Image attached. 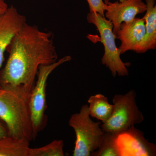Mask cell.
<instances>
[{
	"mask_svg": "<svg viewBox=\"0 0 156 156\" xmlns=\"http://www.w3.org/2000/svg\"><path fill=\"white\" fill-rule=\"evenodd\" d=\"M7 50L9 57L0 70V87H22L29 93L35 83L39 67L52 64L58 59L53 34L27 23Z\"/></svg>",
	"mask_w": 156,
	"mask_h": 156,
	"instance_id": "obj_1",
	"label": "cell"
},
{
	"mask_svg": "<svg viewBox=\"0 0 156 156\" xmlns=\"http://www.w3.org/2000/svg\"><path fill=\"white\" fill-rule=\"evenodd\" d=\"M28 93L20 87H0V119L9 136L34 140Z\"/></svg>",
	"mask_w": 156,
	"mask_h": 156,
	"instance_id": "obj_2",
	"label": "cell"
},
{
	"mask_svg": "<svg viewBox=\"0 0 156 156\" xmlns=\"http://www.w3.org/2000/svg\"><path fill=\"white\" fill-rule=\"evenodd\" d=\"M69 126L75 132L76 140L73 156H90L99 147L104 131L100 122L92 121L89 115L88 105L81 107L80 112L72 115Z\"/></svg>",
	"mask_w": 156,
	"mask_h": 156,
	"instance_id": "obj_3",
	"label": "cell"
},
{
	"mask_svg": "<svg viewBox=\"0 0 156 156\" xmlns=\"http://www.w3.org/2000/svg\"><path fill=\"white\" fill-rule=\"evenodd\" d=\"M71 59V56H65L54 63L41 66L39 68L37 80L29 96L34 139L47 125L48 118L45 112L47 108L46 87L48 77L56 68Z\"/></svg>",
	"mask_w": 156,
	"mask_h": 156,
	"instance_id": "obj_4",
	"label": "cell"
},
{
	"mask_svg": "<svg viewBox=\"0 0 156 156\" xmlns=\"http://www.w3.org/2000/svg\"><path fill=\"white\" fill-rule=\"evenodd\" d=\"M134 89L125 95L117 94L112 99L113 109L110 117L102 123L104 132L118 134L143 122V115L137 106Z\"/></svg>",
	"mask_w": 156,
	"mask_h": 156,
	"instance_id": "obj_5",
	"label": "cell"
},
{
	"mask_svg": "<svg viewBox=\"0 0 156 156\" xmlns=\"http://www.w3.org/2000/svg\"><path fill=\"white\" fill-rule=\"evenodd\" d=\"M88 22L95 26L99 32L100 40L104 47V54L101 63L108 69L114 77L128 76L129 63L123 62L121 53L115 44L116 36L113 31V26L105 17L94 12H89L87 16Z\"/></svg>",
	"mask_w": 156,
	"mask_h": 156,
	"instance_id": "obj_6",
	"label": "cell"
},
{
	"mask_svg": "<svg viewBox=\"0 0 156 156\" xmlns=\"http://www.w3.org/2000/svg\"><path fill=\"white\" fill-rule=\"evenodd\" d=\"M120 156H154L156 146L145 139L142 131L133 126L117 134Z\"/></svg>",
	"mask_w": 156,
	"mask_h": 156,
	"instance_id": "obj_7",
	"label": "cell"
},
{
	"mask_svg": "<svg viewBox=\"0 0 156 156\" xmlns=\"http://www.w3.org/2000/svg\"><path fill=\"white\" fill-rule=\"evenodd\" d=\"M145 34V21L143 18H135L129 22L121 23L115 35L116 38L121 42L118 48L121 54L128 51L142 53Z\"/></svg>",
	"mask_w": 156,
	"mask_h": 156,
	"instance_id": "obj_8",
	"label": "cell"
},
{
	"mask_svg": "<svg viewBox=\"0 0 156 156\" xmlns=\"http://www.w3.org/2000/svg\"><path fill=\"white\" fill-rule=\"evenodd\" d=\"M105 3L107 6L105 17L112 22L115 35L121 23L131 21L137 14L145 12L147 9L146 3L142 0H126L123 2L117 1L114 3L107 0Z\"/></svg>",
	"mask_w": 156,
	"mask_h": 156,
	"instance_id": "obj_9",
	"label": "cell"
},
{
	"mask_svg": "<svg viewBox=\"0 0 156 156\" xmlns=\"http://www.w3.org/2000/svg\"><path fill=\"white\" fill-rule=\"evenodd\" d=\"M27 23L26 18L13 6L0 14V69L4 62L5 52L12 40Z\"/></svg>",
	"mask_w": 156,
	"mask_h": 156,
	"instance_id": "obj_10",
	"label": "cell"
},
{
	"mask_svg": "<svg viewBox=\"0 0 156 156\" xmlns=\"http://www.w3.org/2000/svg\"><path fill=\"white\" fill-rule=\"evenodd\" d=\"M147 9L143 19L145 21L146 34L143 45L142 53L156 48V5L155 0H145Z\"/></svg>",
	"mask_w": 156,
	"mask_h": 156,
	"instance_id": "obj_11",
	"label": "cell"
},
{
	"mask_svg": "<svg viewBox=\"0 0 156 156\" xmlns=\"http://www.w3.org/2000/svg\"><path fill=\"white\" fill-rule=\"evenodd\" d=\"M90 116L100 120L102 123L108 119L112 112L113 105L108 102V98L101 94L92 95L88 100Z\"/></svg>",
	"mask_w": 156,
	"mask_h": 156,
	"instance_id": "obj_12",
	"label": "cell"
},
{
	"mask_svg": "<svg viewBox=\"0 0 156 156\" xmlns=\"http://www.w3.org/2000/svg\"><path fill=\"white\" fill-rule=\"evenodd\" d=\"M30 142L10 136L0 137V156H28Z\"/></svg>",
	"mask_w": 156,
	"mask_h": 156,
	"instance_id": "obj_13",
	"label": "cell"
},
{
	"mask_svg": "<svg viewBox=\"0 0 156 156\" xmlns=\"http://www.w3.org/2000/svg\"><path fill=\"white\" fill-rule=\"evenodd\" d=\"M92 156H120L117 142V134L104 132L100 145Z\"/></svg>",
	"mask_w": 156,
	"mask_h": 156,
	"instance_id": "obj_14",
	"label": "cell"
},
{
	"mask_svg": "<svg viewBox=\"0 0 156 156\" xmlns=\"http://www.w3.org/2000/svg\"><path fill=\"white\" fill-rule=\"evenodd\" d=\"M64 143L56 140L42 147L29 149L28 156H64Z\"/></svg>",
	"mask_w": 156,
	"mask_h": 156,
	"instance_id": "obj_15",
	"label": "cell"
},
{
	"mask_svg": "<svg viewBox=\"0 0 156 156\" xmlns=\"http://www.w3.org/2000/svg\"><path fill=\"white\" fill-rule=\"evenodd\" d=\"M89 5L90 12H94L105 17L107 5L103 0H87Z\"/></svg>",
	"mask_w": 156,
	"mask_h": 156,
	"instance_id": "obj_16",
	"label": "cell"
},
{
	"mask_svg": "<svg viewBox=\"0 0 156 156\" xmlns=\"http://www.w3.org/2000/svg\"><path fill=\"white\" fill-rule=\"evenodd\" d=\"M9 7L5 0H0V14L5 12Z\"/></svg>",
	"mask_w": 156,
	"mask_h": 156,
	"instance_id": "obj_17",
	"label": "cell"
},
{
	"mask_svg": "<svg viewBox=\"0 0 156 156\" xmlns=\"http://www.w3.org/2000/svg\"><path fill=\"white\" fill-rule=\"evenodd\" d=\"M8 135L9 134L6 127H5L2 123L0 122V137H4Z\"/></svg>",
	"mask_w": 156,
	"mask_h": 156,
	"instance_id": "obj_18",
	"label": "cell"
},
{
	"mask_svg": "<svg viewBox=\"0 0 156 156\" xmlns=\"http://www.w3.org/2000/svg\"><path fill=\"white\" fill-rule=\"evenodd\" d=\"M105 1H107V0H105ZM119 2H124V1H126V0H119Z\"/></svg>",
	"mask_w": 156,
	"mask_h": 156,
	"instance_id": "obj_19",
	"label": "cell"
}]
</instances>
